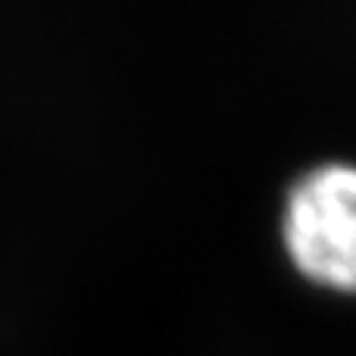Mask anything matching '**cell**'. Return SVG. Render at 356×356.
Segmentation results:
<instances>
[{
    "label": "cell",
    "mask_w": 356,
    "mask_h": 356,
    "mask_svg": "<svg viewBox=\"0 0 356 356\" xmlns=\"http://www.w3.org/2000/svg\"><path fill=\"white\" fill-rule=\"evenodd\" d=\"M291 263L309 282L356 294V166L322 163L291 184L282 219Z\"/></svg>",
    "instance_id": "obj_1"
}]
</instances>
